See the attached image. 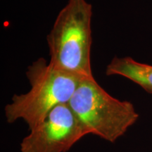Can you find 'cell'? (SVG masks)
Wrapping results in <instances>:
<instances>
[{"instance_id": "6da1fadb", "label": "cell", "mask_w": 152, "mask_h": 152, "mask_svg": "<svg viewBox=\"0 0 152 152\" xmlns=\"http://www.w3.org/2000/svg\"><path fill=\"white\" fill-rule=\"evenodd\" d=\"M30 88L21 94H14L4 108L6 120L13 123L21 119L29 130L42 122L57 106L71 100L81 80L84 77L55 67L39 58L26 71Z\"/></svg>"}, {"instance_id": "7a4b0ae2", "label": "cell", "mask_w": 152, "mask_h": 152, "mask_svg": "<svg viewBox=\"0 0 152 152\" xmlns=\"http://www.w3.org/2000/svg\"><path fill=\"white\" fill-rule=\"evenodd\" d=\"M92 7L85 0H68L47 36L50 60L55 67L93 77L91 67Z\"/></svg>"}, {"instance_id": "3957f363", "label": "cell", "mask_w": 152, "mask_h": 152, "mask_svg": "<svg viewBox=\"0 0 152 152\" xmlns=\"http://www.w3.org/2000/svg\"><path fill=\"white\" fill-rule=\"evenodd\" d=\"M89 134L114 143L135 124L139 114L130 102L113 97L93 77H84L68 102Z\"/></svg>"}, {"instance_id": "277c9868", "label": "cell", "mask_w": 152, "mask_h": 152, "mask_svg": "<svg viewBox=\"0 0 152 152\" xmlns=\"http://www.w3.org/2000/svg\"><path fill=\"white\" fill-rule=\"evenodd\" d=\"M20 152H67L88 132L68 103L56 106L30 130Z\"/></svg>"}, {"instance_id": "5b68a950", "label": "cell", "mask_w": 152, "mask_h": 152, "mask_svg": "<svg viewBox=\"0 0 152 152\" xmlns=\"http://www.w3.org/2000/svg\"><path fill=\"white\" fill-rule=\"evenodd\" d=\"M106 75H120L152 94V65L138 62L129 56H115L106 68Z\"/></svg>"}]
</instances>
